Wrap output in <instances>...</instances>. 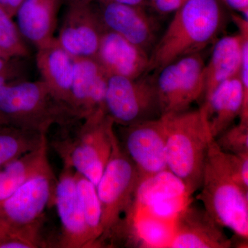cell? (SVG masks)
<instances>
[{"mask_svg": "<svg viewBox=\"0 0 248 248\" xmlns=\"http://www.w3.org/2000/svg\"><path fill=\"white\" fill-rule=\"evenodd\" d=\"M47 140L37 149L0 167V202L48 166Z\"/></svg>", "mask_w": 248, "mask_h": 248, "instance_id": "obj_21", "label": "cell"}, {"mask_svg": "<svg viewBox=\"0 0 248 248\" xmlns=\"http://www.w3.org/2000/svg\"><path fill=\"white\" fill-rule=\"evenodd\" d=\"M46 135L0 125V167L37 149Z\"/></svg>", "mask_w": 248, "mask_h": 248, "instance_id": "obj_22", "label": "cell"}, {"mask_svg": "<svg viewBox=\"0 0 248 248\" xmlns=\"http://www.w3.org/2000/svg\"><path fill=\"white\" fill-rule=\"evenodd\" d=\"M141 183L138 170L124 151L115 132L110 159L96 185L102 213L99 247L128 234Z\"/></svg>", "mask_w": 248, "mask_h": 248, "instance_id": "obj_4", "label": "cell"}, {"mask_svg": "<svg viewBox=\"0 0 248 248\" xmlns=\"http://www.w3.org/2000/svg\"><path fill=\"white\" fill-rule=\"evenodd\" d=\"M214 140L225 153H248V124H233Z\"/></svg>", "mask_w": 248, "mask_h": 248, "instance_id": "obj_27", "label": "cell"}, {"mask_svg": "<svg viewBox=\"0 0 248 248\" xmlns=\"http://www.w3.org/2000/svg\"><path fill=\"white\" fill-rule=\"evenodd\" d=\"M96 60L108 76L137 79L146 75L149 55L113 31L106 30L98 48Z\"/></svg>", "mask_w": 248, "mask_h": 248, "instance_id": "obj_15", "label": "cell"}, {"mask_svg": "<svg viewBox=\"0 0 248 248\" xmlns=\"http://www.w3.org/2000/svg\"><path fill=\"white\" fill-rule=\"evenodd\" d=\"M226 155L235 179L248 190V153L237 155L226 153Z\"/></svg>", "mask_w": 248, "mask_h": 248, "instance_id": "obj_28", "label": "cell"}, {"mask_svg": "<svg viewBox=\"0 0 248 248\" xmlns=\"http://www.w3.org/2000/svg\"><path fill=\"white\" fill-rule=\"evenodd\" d=\"M115 124L105 110L83 120L74 138L55 144L63 163L97 185L110 159Z\"/></svg>", "mask_w": 248, "mask_h": 248, "instance_id": "obj_6", "label": "cell"}, {"mask_svg": "<svg viewBox=\"0 0 248 248\" xmlns=\"http://www.w3.org/2000/svg\"><path fill=\"white\" fill-rule=\"evenodd\" d=\"M61 0H24L16 16L23 38L37 48L54 38Z\"/></svg>", "mask_w": 248, "mask_h": 248, "instance_id": "obj_18", "label": "cell"}, {"mask_svg": "<svg viewBox=\"0 0 248 248\" xmlns=\"http://www.w3.org/2000/svg\"><path fill=\"white\" fill-rule=\"evenodd\" d=\"M243 104V89L239 75L220 84L202 107L214 140L239 117Z\"/></svg>", "mask_w": 248, "mask_h": 248, "instance_id": "obj_19", "label": "cell"}, {"mask_svg": "<svg viewBox=\"0 0 248 248\" xmlns=\"http://www.w3.org/2000/svg\"><path fill=\"white\" fill-rule=\"evenodd\" d=\"M161 117L166 127L168 170L181 181L190 197L200 190L213 140L205 114L200 107Z\"/></svg>", "mask_w": 248, "mask_h": 248, "instance_id": "obj_5", "label": "cell"}, {"mask_svg": "<svg viewBox=\"0 0 248 248\" xmlns=\"http://www.w3.org/2000/svg\"><path fill=\"white\" fill-rule=\"evenodd\" d=\"M232 9L241 13L244 17L248 18V0H221Z\"/></svg>", "mask_w": 248, "mask_h": 248, "instance_id": "obj_31", "label": "cell"}, {"mask_svg": "<svg viewBox=\"0 0 248 248\" xmlns=\"http://www.w3.org/2000/svg\"><path fill=\"white\" fill-rule=\"evenodd\" d=\"M105 111L114 124L127 126L161 117L155 79L108 76Z\"/></svg>", "mask_w": 248, "mask_h": 248, "instance_id": "obj_7", "label": "cell"}, {"mask_svg": "<svg viewBox=\"0 0 248 248\" xmlns=\"http://www.w3.org/2000/svg\"><path fill=\"white\" fill-rule=\"evenodd\" d=\"M106 30L99 11L91 2H69L56 38L74 58H95Z\"/></svg>", "mask_w": 248, "mask_h": 248, "instance_id": "obj_11", "label": "cell"}, {"mask_svg": "<svg viewBox=\"0 0 248 248\" xmlns=\"http://www.w3.org/2000/svg\"><path fill=\"white\" fill-rule=\"evenodd\" d=\"M75 174L78 197L89 232L91 248H97L102 234V213L97 188L87 178L76 171Z\"/></svg>", "mask_w": 248, "mask_h": 248, "instance_id": "obj_23", "label": "cell"}, {"mask_svg": "<svg viewBox=\"0 0 248 248\" xmlns=\"http://www.w3.org/2000/svg\"><path fill=\"white\" fill-rule=\"evenodd\" d=\"M205 209L187 204L177 213L166 248H231L232 241Z\"/></svg>", "mask_w": 248, "mask_h": 248, "instance_id": "obj_12", "label": "cell"}, {"mask_svg": "<svg viewBox=\"0 0 248 248\" xmlns=\"http://www.w3.org/2000/svg\"><path fill=\"white\" fill-rule=\"evenodd\" d=\"M93 0H68V2H78V1H82V2H92Z\"/></svg>", "mask_w": 248, "mask_h": 248, "instance_id": "obj_34", "label": "cell"}, {"mask_svg": "<svg viewBox=\"0 0 248 248\" xmlns=\"http://www.w3.org/2000/svg\"><path fill=\"white\" fill-rule=\"evenodd\" d=\"M108 78L95 58H75L69 107L79 120L105 110Z\"/></svg>", "mask_w": 248, "mask_h": 248, "instance_id": "obj_14", "label": "cell"}, {"mask_svg": "<svg viewBox=\"0 0 248 248\" xmlns=\"http://www.w3.org/2000/svg\"><path fill=\"white\" fill-rule=\"evenodd\" d=\"M81 121L42 80H17L0 86V125L46 135L53 125Z\"/></svg>", "mask_w": 248, "mask_h": 248, "instance_id": "obj_3", "label": "cell"}, {"mask_svg": "<svg viewBox=\"0 0 248 248\" xmlns=\"http://www.w3.org/2000/svg\"><path fill=\"white\" fill-rule=\"evenodd\" d=\"M19 59L0 57V86L20 80L22 66L19 63Z\"/></svg>", "mask_w": 248, "mask_h": 248, "instance_id": "obj_29", "label": "cell"}, {"mask_svg": "<svg viewBox=\"0 0 248 248\" xmlns=\"http://www.w3.org/2000/svg\"><path fill=\"white\" fill-rule=\"evenodd\" d=\"M23 1L24 0H0V7L14 17Z\"/></svg>", "mask_w": 248, "mask_h": 248, "instance_id": "obj_32", "label": "cell"}, {"mask_svg": "<svg viewBox=\"0 0 248 248\" xmlns=\"http://www.w3.org/2000/svg\"><path fill=\"white\" fill-rule=\"evenodd\" d=\"M241 58L242 37L239 32L217 41L204 68V100L222 83L239 76Z\"/></svg>", "mask_w": 248, "mask_h": 248, "instance_id": "obj_20", "label": "cell"}, {"mask_svg": "<svg viewBox=\"0 0 248 248\" xmlns=\"http://www.w3.org/2000/svg\"><path fill=\"white\" fill-rule=\"evenodd\" d=\"M232 19L242 37V58L239 77L243 89V104L239 122L248 124V19L237 15H232Z\"/></svg>", "mask_w": 248, "mask_h": 248, "instance_id": "obj_26", "label": "cell"}, {"mask_svg": "<svg viewBox=\"0 0 248 248\" xmlns=\"http://www.w3.org/2000/svg\"><path fill=\"white\" fill-rule=\"evenodd\" d=\"M153 7L161 14L175 12L188 0H151Z\"/></svg>", "mask_w": 248, "mask_h": 248, "instance_id": "obj_30", "label": "cell"}, {"mask_svg": "<svg viewBox=\"0 0 248 248\" xmlns=\"http://www.w3.org/2000/svg\"><path fill=\"white\" fill-rule=\"evenodd\" d=\"M218 0H188L175 11L164 35L155 45L146 73L159 72L179 59L200 53L213 43L221 27Z\"/></svg>", "mask_w": 248, "mask_h": 248, "instance_id": "obj_1", "label": "cell"}, {"mask_svg": "<svg viewBox=\"0 0 248 248\" xmlns=\"http://www.w3.org/2000/svg\"><path fill=\"white\" fill-rule=\"evenodd\" d=\"M36 62L41 80L57 99L69 107L75 58L54 37L49 43L37 48Z\"/></svg>", "mask_w": 248, "mask_h": 248, "instance_id": "obj_17", "label": "cell"}, {"mask_svg": "<svg viewBox=\"0 0 248 248\" xmlns=\"http://www.w3.org/2000/svg\"><path fill=\"white\" fill-rule=\"evenodd\" d=\"M205 62L192 54L166 65L155 79L161 116L184 112L203 97Z\"/></svg>", "mask_w": 248, "mask_h": 248, "instance_id": "obj_8", "label": "cell"}, {"mask_svg": "<svg viewBox=\"0 0 248 248\" xmlns=\"http://www.w3.org/2000/svg\"><path fill=\"white\" fill-rule=\"evenodd\" d=\"M24 40L13 17L0 7V51L10 58L29 56Z\"/></svg>", "mask_w": 248, "mask_h": 248, "instance_id": "obj_24", "label": "cell"}, {"mask_svg": "<svg viewBox=\"0 0 248 248\" xmlns=\"http://www.w3.org/2000/svg\"><path fill=\"white\" fill-rule=\"evenodd\" d=\"M100 3H119L133 6H141L146 0H97Z\"/></svg>", "mask_w": 248, "mask_h": 248, "instance_id": "obj_33", "label": "cell"}, {"mask_svg": "<svg viewBox=\"0 0 248 248\" xmlns=\"http://www.w3.org/2000/svg\"><path fill=\"white\" fill-rule=\"evenodd\" d=\"M99 15L104 27L140 48L154 43L156 24L141 6L119 3H100Z\"/></svg>", "mask_w": 248, "mask_h": 248, "instance_id": "obj_16", "label": "cell"}, {"mask_svg": "<svg viewBox=\"0 0 248 248\" xmlns=\"http://www.w3.org/2000/svg\"><path fill=\"white\" fill-rule=\"evenodd\" d=\"M0 57H3V58H8L7 56H6V55H4V53H2V52L0 51Z\"/></svg>", "mask_w": 248, "mask_h": 248, "instance_id": "obj_35", "label": "cell"}, {"mask_svg": "<svg viewBox=\"0 0 248 248\" xmlns=\"http://www.w3.org/2000/svg\"><path fill=\"white\" fill-rule=\"evenodd\" d=\"M57 179L54 204L61 223L58 246L63 248H91L89 232L78 197L75 170L63 163Z\"/></svg>", "mask_w": 248, "mask_h": 248, "instance_id": "obj_13", "label": "cell"}, {"mask_svg": "<svg viewBox=\"0 0 248 248\" xmlns=\"http://www.w3.org/2000/svg\"><path fill=\"white\" fill-rule=\"evenodd\" d=\"M42 226L14 229L0 227V248L47 247L41 234Z\"/></svg>", "mask_w": 248, "mask_h": 248, "instance_id": "obj_25", "label": "cell"}, {"mask_svg": "<svg viewBox=\"0 0 248 248\" xmlns=\"http://www.w3.org/2000/svg\"><path fill=\"white\" fill-rule=\"evenodd\" d=\"M200 189L197 199L205 211L220 226L231 230L240 245L247 246L248 190L235 179L226 153L214 139L209 146Z\"/></svg>", "mask_w": 248, "mask_h": 248, "instance_id": "obj_2", "label": "cell"}, {"mask_svg": "<svg viewBox=\"0 0 248 248\" xmlns=\"http://www.w3.org/2000/svg\"><path fill=\"white\" fill-rule=\"evenodd\" d=\"M121 145L138 170L141 182L169 170L166 131L162 117L120 126Z\"/></svg>", "mask_w": 248, "mask_h": 248, "instance_id": "obj_10", "label": "cell"}, {"mask_svg": "<svg viewBox=\"0 0 248 248\" xmlns=\"http://www.w3.org/2000/svg\"><path fill=\"white\" fill-rule=\"evenodd\" d=\"M57 179L49 164L0 202V227L42 226L46 210L54 203Z\"/></svg>", "mask_w": 248, "mask_h": 248, "instance_id": "obj_9", "label": "cell"}]
</instances>
